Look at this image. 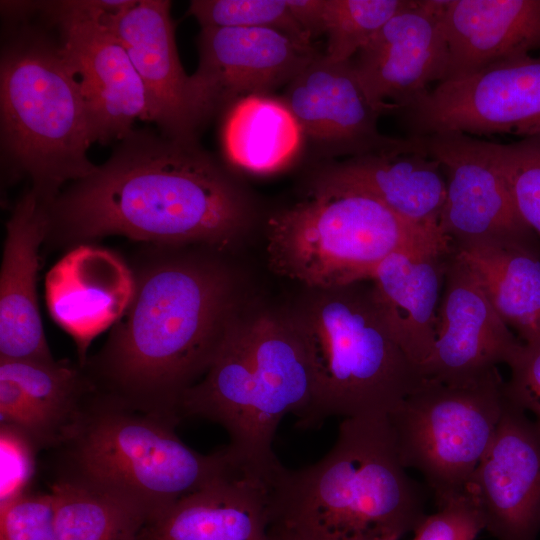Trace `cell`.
Returning a JSON list of instances; mask_svg holds the SVG:
<instances>
[{"label":"cell","mask_w":540,"mask_h":540,"mask_svg":"<svg viewBox=\"0 0 540 540\" xmlns=\"http://www.w3.org/2000/svg\"><path fill=\"white\" fill-rule=\"evenodd\" d=\"M244 190L196 142L132 131L110 158L61 192L46 239L71 248L109 235L223 250L252 221Z\"/></svg>","instance_id":"1"},{"label":"cell","mask_w":540,"mask_h":540,"mask_svg":"<svg viewBox=\"0 0 540 540\" xmlns=\"http://www.w3.org/2000/svg\"><path fill=\"white\" fill-rule=\"evenodd\" d=\"M181 248L151 243L141 252L130 306L82 366L97 392L177 423L184 393L208 370L237 311L230 269Z\"/></svg>","instance_id":"2"},{"label":"cell","mask_w":540,"mask_h":540,"mask_svg":"<svg viewBox=\"0 0 540 540\" xmlns=\"http://www.w3.org/2000/svg\"><path fill=\"white\" fill-rule=\"evenodd\" d=\"M405 470L388 416L345 418L320 460L274 479L270 531L287 540L401 538L426 517Z\"/></svg>","instance_id":"3"},{"label":"cell","mask_w":540,"mask_h":540,"mask_svg":"<svg viewBox=\"0 0 540 540\" xmlns=\"http://www.w3.org/2000/svg\"><path fill=\"white\" fill-rule=\"evenodd\" d=\"M314 397L303 337L290 313L236 311L204 376L183 395L180 415L219 424L235 464L269 486L284 466L273 450L281 420L299 423Z\"/></svg>","instance_id":"4"},{"label":"cell","mask_w":540,"mask_h":540,"mask_svg":"<svg viewBox=\"0 0 540 540\" xmlns=\"http://www.w3.org/2000/svg\"><path fill=\"white\" fill-rule=\"evenodd\" d=\"M366 281L308 289L290 313L314 378L301 428H316L330 417L388 416L425 379L396 342Z\"/></svg>","instance_id":"5"},{"label":"cell","mask_w":540,"mask_h":540,"mask_svg":"<svg viewBox=\"0 0 540 540\" xmlns=\"http://www.w3.org/2000/svg\"><path fill=\"white\" fill-rule=\"evenodd\" d=\"M176 424L95 391L62 445L69 465L63 478L129 504L150 522L185 496L241 470L226 448L202 454L185 445Z\"/></svg>","instance_id":"6"},{"label":"cell","mask_w":540,"mask_h":540,"mask_svg":"<svg viewBox=\"0 0 540 540\" xmlns=\"http://www.w3.org/2000/svg\"><path fill=\"white\" fill-rule=\"evenodd\" d=\"M1 143L5 159L49 203L96 167L87 105L58 38L22 25L2 48Z\"/></svg>","instance_id":"7"},{"label":"cell","mask_w":540,"mask_h":540,"mask_svg":"<svg viewBox=\"0 0 540 540\" xmlns=\"http://www.w3.org/2000/svg\"><path fill=\"white\" fill-rule=\"evenodd\" d=\"M267 239L271 268L308 289L369 280L398 250L450 241L440 228L407 220L374 198L317 186L270 219Z\"/></svg>","instance_id":"8"},{"label":"cell","mask_w":540,"mask_h":540,"mask_svg":"<svg viewBox=\"0 0 540 540\" xmlns=\"http://www.w3.org/2000/svg\"><path fill=\"white\" fill-rule=\"evenodd\" d=\"M505 397L498 369L463 385L425 378L388 415L403 466L423 475L438 507L466 494L495 435Z\"/></svg>","instance_id":"9"},{"label":"cell","mask_w":540,"mask_h":540,"mask_svg":"<svg viewBox=\"0 0 540 540\" xmlns=\"http://www.w3.org/2000/svg\"><path fill=\"white\" fill-rule=\"evenodd\" d=\"M120 0L40 2L57 29L62 53L79 83L95 142L122 140L136 120L151 121L145 88L126 49L102 22Z\"/></svg>","instance_id":"10"},{"label":"cell","mask_w":540,"mask_h":540,"mask_svg":"<svg viewBox=\"0 0 540 540\" xmlns=\"http://www.w3.org/2000/svg\"><path fill=\"white\" fill-rule=\"evenodd\" d=\"M400 113L410 136L540 135V59L508 58L439 82Z\"/></svg>","instance_id":"11"},{"label":"cell","mask_w":540,"mask_h":540,"mask_svg":"<svg viewBox=\"0 0 540 540\" xmlns=\"http://www.w3.org/2000/svg\"><path fill=\"white\" fill-rule=\"evenodd\" d=\"M199 63L190 75L205 121L250 95L288 84L319 52L271 28H201Z\"/></svg>","instance_id":"12"},{"label":"cell","mask_w":540,"mask_h":540,"mask_svg":"<svg viewBox=\"0 0 540 540\" xmlns=\"http://www.w3.org/2000/svg\"><path fill=\"white\" fill-rule=\"evenodd\" d=\"M466 494L478 509L484 530L496 540H536L540 530V424L507 395L495 435Z\"/></svg>","instance_id":"13"},{"label":"cell","mask_w":540,"mask_h":540,"mask_svg":"<svg viewBox=\"0 0 540 540\" xmlns=\"http://www.w3.org/2000/svg\"><path fill=\"white\" fill-rule=\"evenodd\" d=\"M415 137L445 173L439 225L452 244L488 239L529 243L531 229L518 215L487 141L458 132Z\"/></svg>","instance_id":"14"},{"label":"cell","mask_w":540,"mask_h":540,"mask_svg":"<svg viewBox=\"0 0 540 540\" xmlns=\"http://www.w3.org/2000/svg\"><path fill=\"white\" fill-rule=\"evenodd\" d=\"M443 0H410L352 59L359 81L382 114L400 113L444 79Z\"/></svg>","instance_id":"15"},{"label":"cell","mask_w":540,"mask_h":540,"mask_svg":"<svg viewBox=\"0 0 540 540\" xmlns=\"http://www.w3.org/2000/svg\"><path fill=\"white\" fill-rule=\"evenodd\" d=\"M521 343L452 247L435 343L420 367L424 378L448 385L471 383L496 370L498 364H508Z\"/></svg>","instance_id":"16"},{"label":"cell","mask_w":540,"mask_h":540,"mask_svg":"<svg viewBox=\"0 0 540 540\" xmlns=\"http://www.w3.org/2000/svg\"><path fill=\"white\" fill-rule=\"evenodd\" d=\"M284 102L303 133L327 150L357 156L380 151L422 152L414 136L380 133L382 112L365 93L352 61H333L318 53L289 83Z\"/></svg>","instance_id":"17"},{"label":"cell","mask_w":540,"mask_h":540,"mask_svg":"<svg viewBox=\"0 0 540 540\" xmlns=\"http://www.w3.org/2000/svg\"><path fill=\"white\" fill-rule=\"evenodd\" d=\"M170 8L166 0L134 1L118 12L102 14L101 20L126 49L141 78L151 121L165 137L196 142L205 119L178 56Z\"/></svg>","instance_id":"18"},{"label":"cell","mask_w":540,"mask_h":540,"mask_svg":"<svg viewBox=\"0 0 540 540\" xmlns=\"http://www.w3.org/2000/svg\"><path fill=\"white\" fill-rule=\"evenodd\" d=\"M134 294L131 267L116 253L88 243L71 248L45 278L49 314L73 338L80 366L92 340L116 324Z\"/></svg>","instance_id":"19"},{"label":"cell","mask_w":540,"mask_h":540,"mask_svg":"<svg viewBox=\"0 0 540 540\" xmlns=\"http://www.w3.org/2000/svg\"><path fill=\"white\" fill-rule=\"evenodd\" d=\"M50 207L31 188L6 223L0 270V359L54 360L37 300L38 254L48 236Z\"/></svg>","instance_id":"20"},{"label":"cell","mask_w":540,"mask_h":540,"mask_svg":"<svg viewBox=\"0 0 540 540\" xmlns=\"http://www.w3.org/2000/svg\"><path fill=\"white\" fill-rule=\"evenodd\" d=\"M451 251L447 240L401 249L386 257L369 278L393 337L419 367L435 343Z\"/></svg>","instance_id":"21"},{"label":"cell","mask_w":540,"mask_h":540,"mask_svg":"<svg viewBox=\"0 0 540 540\" xmlns=\"http://www.w3.org/2000/svg\"><path fill=\"white\" fill-rule=\"evenodd\" d=\"M270 486L236 470L180 499L138 540H272Z\"/></svg>","instance_id":"22"},{"label":"cell","mask_w":540,"mask_h":540,"mask_svg":"<svg viewBox=\"0 0 540 540\" xmlns=\"http://www.w3.org/2000/svg\"><path fill=\"white\" fill-rule=\"evenodd\" d=\"M313 186L363 194L403 218L440 228L446 177L440 163L422 152L380 151L327 166Z\"/></svg>","instance_id":"23"},{"label":"cell","mask_w":540,"mask_h":540,"mask_svg":"<svg viewBox=\"0 0 540 540\" xmlns=\"http://www.w3.org/2000/svg\"><path fill=\"white\" fill-rule=\"evenodd\" d=\"M442 23L443 81L540 48V0H443Z\"/></svg>","instance_id":"24"},{"label":"cell","mask_w":540,"mask_h":540,"mask_svg":"<svg viewBox=\"0 0 540 540\" xmlns=\"http://www.w3.org/2000/svg\"><path fill=\"white\" fill-rule=\"evenodd\" d=\"M505 324L523 343L540 340V259L529 243L488 239L452 244Z\"/></svg>","instance_id":"25"},{"label":"cell","mask_w":540,"mask_h":540,"mask_svg":"<svg viewBox=\"0 0 540 540\" xmlns=\"http://www.w3.org/2000/svg\"><path fill=\"white\" fill-rule=\"evenodd\" d=\"M303 130L284 101L250 95L232 104L222 128L227 159L251 173H272L298 153Z\"/></svg>","instance_id":"26"},{"label":"cell","mask_w":540,"mask_h":540,"mask_svg":"<svg viewBox=\"0 0 540 540\" xmlns=\"http://www.w3.org/2000/svg\"><path fill=\"white\" fill-rule=\"evenodd\" d=\"M0 374L20 385L43 419L53 447L69 438L96 390L83 367L69 362L0 359Z\"/></svg>","instance_id":"27"},{"label":"cell","mask_w":540,"mask_h":540,"mask_svg":"<svg viewBox=\"0 0 540 540\" xmlns=\"http://www.w3.org/2000/svg\"><path fill=\"white\" fill-rule=\"evenodd\" d=\"M51 493L56 540H138L148 522L129 504L72 479L60 478Z\"/></svg>","instance_id":"28"},{"label":"cell","mask_w":540,"mask_h":540,"mask_svg":"<svg viewBox=\"0 0 540 540\" xmlns=\"http://www.w3.org/2000/svg\"><path fill=\"white\" fill-rule=\"evenodd\" d=\"M410 0H325L324 55L338 62L350 61Z\"/></svg>","instance_id":"29"},{"label":"cell","mask_w":540,"mask_h":540,"mask_svg":"<svg viewBox=\"0 0 540 540\" xmlns=\"http://www.w3.org/2000/svg\"><path fill=\"white\" fill-rule=\"evenodd\" d=\"M188 13L201 28H271L312 43L287 0H193Z\"/></svg>","instance_id":"30"},{"label":"cell","mask_w":540,"mask_h":540,"mask_svg":"<svg viewBox=\"0 0 540 540\" xmlns=\"http://www.w3.org/2000/svg\"><path fill=\"white\" fill-rule=\"evenodd\" d=\"M488 144L518 215L540 234V135L511 144Z\"/></svg>","instance_id":"31"},{"label":"cell","mask_w":540,"mask_h":540,"mask_svg":"<svg viewBox=\"0 0 540 540\" xmlns=\"http://www.w3.org/2000/svg\"><path fill=\"white\" fill-rule=\"evenodd\" d=\"M0 540H56L53 494L22 493L1 503Z\"/></svg>","instance_id":"32"},{"label":"cell","mask_w":540,"mask_h":540,"mask_svg":"<svg viewBox=\"0 0 540 540\" xmlns=\"http://www.w3.org/2000/svg\"><path fill=\"white\" fill-rule=\"evenodd\" d=\"M484 530L482 517L465 494L439 506L426 515L414 530L413 540H475Z\"/></svg>","instance_id":"33"},{"label":"cell","mask_w":540,"mask_h":540,"mask_svg":"<svg viewBox=\"0 0 540 540\" xmlns=\"http://www.w3.org/2000/svg\"><path fill=\"white\" fill-rule=\"evenodd\" d=\"M510 378L505 382L507 397L532 413L540 424V340L521 343L511 361Z\"/></svg>","instance_id":"34"},{"label":"cell","mask_w":540,"mask_h":540,"mask_svg":"<svg viewBox=\"0 0 540 540\" xmlns=\"http://www.w3.org/2000/svg\"><path fill=\"white\" fill-rule=\"evenodd\" d=\"M1 425L23 434L34 447H53L50 433L35 408L28 401L20 385L0 374Z\"/></svg>","instance_id":"35"},{"label":"cell","mask_w":540,"mask_h":540,"mask_svg":"<svg viewBox=\"0 0 540 540\" xmlns=\"http://www.w3.org/2000/svg\"><path fill=\"white\" fill-rule=\"evenodd\" d=\"M33 448L23 434L1 425V503L24 493L32 473Z\"/></svg>","instance_id":"36"},{"label":"cell","mask_w":540,"mask_h":540,"mask_svg":"<svg viewBox=\"0 0 540 540\" xmlns=\"http://www.w3.org/2000/svg\"><path fill=\"white\" fill-rule=\"evenodd\" d=\"M400 538L395 535H378L369 540H399Z\"/></svg>","instance_id":"37"},{"label":"cell","mask_w":540,"mask_h":540,"mask_svg":"<svg viewBox=\"0 0 540 540\" xmlns=\"http://www.w3.org/2000/svg\"><path fill=\"white\" fill-rule=\"evenodd\" d=\"M270 534H271V539L272 540H287V539H285V538H283V537H281L279 535H276V534L272 533L271 531H270Z\"/></svg>","instance_id":"38"}]
</instances>
